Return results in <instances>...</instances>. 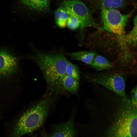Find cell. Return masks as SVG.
<instances>
[{
  "instance_id": "obj_1",
  "label": "cell",
  "mask_w": 137,
  "mask_h": 137,
  "mask_svg": "<svg viewBox=\"0 0 137 137\" xmlns=\"http://www.w3.org/2000/svg\"><path fill=\"white\" fill-rule=\"evenodd\" d=\"M93 124L106 130L104 137H137V107L130 98L114 95L96 106Z\"/></svg>"
},
{
  "instance_id": "obj_2",
  "label": "cell",
  "mask_w": 137,
  "mask_h": 137,
  "mask_svg": "<svg viewBox=\"0 0 137 137\" xmlns=\"http://www.w3.org/2000/svg\"><path fill=\"white\" fill-rule=\"evenodd\" d=\"M22 59L23 55L13 47L0 46V99L11 96L18 90L22 74Z\"/></svg>"
},
{
  "instance_id": "obj_3",
  "label": "cell",
  "mask_w": 137,
  "mask_h": 137,
  "mask_svg": "<svg viewBox=\"0 0 137 137\" xmlns=\"http://www.w3.org/2000/svg\"><path fill=\"white\" fill-rule=\"evenodd\" d=\"M52 104L51 99L44 98L25 110L16 119L10 137H21L39 128L47 118Z\"/></svg>"
},
{
  "instance_id": "obj_4",
  "label": "cell",
  "mask_w": 137,
  "mask_h": 137,
  "mask_svg": "<svg viewBox=\"0 0 137 137\" xmlns=\"http://www.w3.org/2000/svg\"><path fill=\"white\" fill-rule=\"evenodd\" d=\"M24 57L31 59L37 64L48 84L52 86L62 84L63 78L66 75L67 61L64 54L36 51L32 55H24Z\"/></svg>"
},
{
  "instance_id": "obj_5",
  "label": "cell",
  "mask_w": 137,
  "mask_h": 137,
  "mask_svg": "<svg viewBox=\"0 0 137 137\" xmlns=\"http://www.w3.org/2000/svg\"><path fill=\"white\" fill-rule=\"evenodd\" d=\"M101 9L102 26L100 29L112 33L117 37L123 52V56H127L128 46L125 40V28L134 10L128 14H124L113 8H102Z\"/></svg>"
},
{
  "instance_id": "obj_6",
  "label": "cell",
  "mask_w": 137,
  "mask_h": 137,
  "mask_svg": "<svg viewBox=\"0 0 137 137\" xmlns=\"http://www.w3.org/2000/svg\"><path fill=\"white\" fill-rule=\"evenodd\" d=\"M88 81L92 84L100 85L122 97L127 96L126 93L125 79L124 74L119 72L90 75Z\"/></svg>"
},
{
  "instance_id": "obj_7",
  "label": "cell",
  "mask_w": 137,
  "mask_h": 137,
  "mask_svg": "<svg viewBox=\"0 0 137 137\" xmlns=\"http://www.w3.org/2000/svg\"><path fill=\"white\" fill-rule=\"evenodd\" d=\"M68 14L76 16L79 20L81 28L83 29L93 27L100 29L92 17L88 8L79 0H65L62 6Z\"/></svg>"
},
{
  "instance_id": "obj_8",
  "label": "cell",
  "mask_w": 137,
  "mask_h": 137,
  "mask_svg": "<svg viewBox=\"0 0 137 137\" xmlns=\"http://www.w3.org/2000/svg\"><path fill=\"white\" fill-rule=\"evenodd\" d=\"M74 118L72 116L66 122L59 124L48 137H75Z\"/></svg>"
},
{
  "instance_id": "obj_9",
  "label": "cell",
  "mask_w": 137,
  "mask_h": 137,
  "mask_svg": "<svg viewBox=\"0 0 137 137\" xmlns=\"http://www.w3.org/2000/svg\"><path fill=\"white\" fill-rule=\"evenodd\" d=\"M23 6L39 12H46L49 10V0H19Z\"/></svg>"
},
{
  "instance_id": "obj_10",
  "label": "cell",
  "mask_w": 137,
  "mask_h": 137,
  "mask_svg": "<svg viewBox=\"0 0 137 137\" xmlns=\"http://www.w3.org/2000/svg\"><path fill=\"white\" fill-rule=\"evenodd\" d=\"M72 59L82 61L91 65L95 53L89 51H82L67 54Z\"/></svg>"
},
{
  "instance_id": "obj_11",
  "label": "cell",
  "mask_w": 137,
  "mask_h": 137,
  "mask_svg": "<svg viewBox=\"0 0 137 137\" xmlns=\"http://www.w3.org/2000/svg\"><path fill=\"white\" fill-rule=\"evenodd\" d=\"M94 5L98 8H120L125 5V0H92Z\"/></svg>"
},
{
  "instance_id": "obj_12",
  "label": "cell",
  "mask_w": 137,
  "mask_h": 137,
  "mask_svg": "<svg viewBox=\"0 0 137 137\" xmlns=\"http://www.w3.org/2000/svg\"><path fill=\"white\" fill-rule=\"evenodd\" d=\"M91 65L98 71L109 70L112 67L111 63L106 58L96 54Z\"/></svg>"
},
{
  "instance_id": "obj_13",
  "label": "cell",
  "mask_w": 137,
  "mask_h": 137,
  "mask_svg": "<svg viewBox=\"0 0 137 137\" xmlns=\"http://www.w3.org/2000/svg\"><path fill=\"white\" fill-rule=\"evenodd\" d=\"M56 22L59 27L63 28L67 26V22L69 15L62 7L57 9L54 12Z\"/></svg>"
},
{
  "instance_id": "obj_14",
  "label": "cell",
  "mask_w": 137,
  "mask_h": 137,
  "mask_svg": "<svg viewBox=\"0 0 137 137\" xmlns=\"http://www.w3.org/2000/svg\"><path fill=\"white\" fill-rule=\"evenodd\" d=\"M79 81L66 74L63 78L62 84L65 89L69 92L74 93L78 90Z\"/></svg>"
},
{
  "instance_id": "obj_15",
  "label": "cell",
  "mask_w": 137,
  "mask_h": 137,
  "mask_svg": "<svg viewBox=\"0 0 137 137\" xmlns=\"http://www.w3.org/2000/svg\"><path fill=\"white\" fill-rule=\"evenodd\" d=\"M137 16L133 20L134 25L132 30L125 36L126 43L128 46L136 47L137 45Z\"/></svg>"
},
{
  "instance_id": "obj_16",
  "label": "cell",
  "mask_w": 137,
  "mask_h": 137,
  "mask_svg": "<svg viewBox=\"0 0 137 137\" xmlns=\"http://www.w3.org/2000/svg\"><path fill=\"white\" fill-rule=\"evenodd\" d=\"M66 74L79 81L80 74L77 66L67 60Z\"/></svg>"
},
{
  "instance_id": "obj_17",
  "label": "cell",
  "mask_w": 137,
  "mask_h": 137,
  "mask_svg": "<svg viewBox=\"0 0 137 137\" xmlns=\"http://www.w3.org/2000/svg\"><path fill=\"white\" fill-rule=\"evenodd\" d=\"M67 26L70 29L75 30L81 28V24L79 20L76 16L68 14Z\"/></svg>"
},
{
  "instance_id": "obj_18",
  "label": "cell",
  "mask_w": 137,
  "mask_h": 137,
  "mask_svg": "<svg viewBox=\"0 0 137 137\" xmlns=\"http://www.w3.org/2000/svg\"><path fill=\"white\" fill-rule=\"evenodd\" d=\"M130 99L132 104L137 107V87L136 85L132 90Z\"/></svg>"
},
{
  "instance_id": "obj_19",
  "label": "cell",
  "mask_w": 137,
  "mask_h": 137,
  "mask_svg": "<svg viewBox=\"0 0 137 137\" xmlns=\"http://www.w3.org/2000/svg\"></svg>"
}]
</instances>
